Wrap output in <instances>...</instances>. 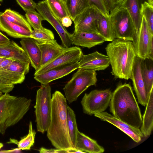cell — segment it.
I'll list each match as a JSON object with an SVG mask.
<instances>
[{
	"instance_id": "obj_3",
	"label": "cell",
	"mask_w": 153,
	"mask_h": 153,
	"mask_svg": "<svg viewBox=\"0 0 153 153\" xmlns=\"http://www.w3.org/2000/svg\"><path fill=\"white\" fill-rule=\"evenodd\" d=\"M111 67V73L115 79H130L137 56L132 42L116 39L105 48Z\"/></svg>"
},
{
	"instance_id": "obj_32",
	"label": "cell",
	"mask_w": 153,
	"mask_h": 153,
	"mask_svg": "<svg viewBox=\"0 0 153 153\" xmlns=\"http://www.w3.org/2000/svg\"><path fill=\"white\" fill-rule=\"evenodd\" d=\"M25 76V75L0 68V78L7 81L14 85L21 84L24 81Z\"/></svg>"
},
{
	"instance_id": "obj_12",
	"label": "cell",
	"mask_w": 153,
	"mask_h": 153,
	"mask_svg": "<svg viewBox=\"0 0 153 153\" xmlns=\"http://www.w3.org/2000/svg\"><path fill=\"white\" fill-rule=\"evenodd\" d=\"M83 54L81 48L79 47L66 48L52 61L35 71L34 75L44 73L60 65L75 61L79 62Z\"/></svg>"
},
{
	"instance_id": "obj_44",
	"label": "cell",
	"mask_w": 153,
	"mask_h": 153,
	"mask_svg": "<svg viewBox=\"0 0 153 153\" xmlns=\"http://www.w3.org/2000/svg\"><path fill=\"white\" fill-rule=\"evenodd\" d=\"M140 5V6L141 4L145 1L148 2V0H138Z\"/></svg>"
},
{
	"instance_id": "obj_29",
	"label": "cell",
	"mask_w": 153,
	"mask_h": 153,
	"mask_svg": "<svg viewBox=\"0 0 153 153\" xmlns=\"http://www.w3.org/2000/svg\"><path fill=\"white\" fill-rule=\"evenodd\" d=\"M65 3L72 21L76 15L89 6L88 0H66Z\"/></svg>"
},
{
	"instance_id": "obj_15",
	"label": "cell",
	"mask_w": 153,
	"mask_h": 153,
	"mask_svg": "<svg viewBox=\"0 0 153 153\" xmlns=\"http://www.w3.org/2000/svg\"><path fill=\"white\" fill-rule=\"evenodd\" d=\"M79 64L78 68L95 71L104 70L110 65L108 56L97 51L86 55L83 54Z\"/></svg>"
},
{
	"instance_id": "obj_26",
	"label": "cell",
	"mask_w": 153,
	"mask_h": 153,
	"mask_svg": "<svg viewBox=\"0 0 153 153\" xmlns=\"http://www.w3.org/2000/svg\"><path fill=\"white\" fill-rule=\"evenodd\" d=\"M97 25L100 34L106 41L111 42L115 39L109 16L102 14L97 20Z\"/></svg>"
},
{
	"instance_id": "obj_4",
	"label": "cell",
	"mask_w": 153,
	"mask_h": 153,
	"mask_svg": "<svg viewBox=\"0 0 153 153\" xmlns=\"http://www.w3.org/2000/svg\"><path fill=\"white\" fill-rule=\"evenodd\" d=\"M8 93L0 96V133L3 134L8 128L22 120L29 110L31 102L30 99Z\"/></svg>"
},
{
	"instance_id": "obj_8",
	"label": "cell",
	"mask_w": 153,
	"mask_h": 153,
	"mask_svg": "<svg viewBox=\"0 0 153 153\" xmlns=\"http://www.w3.org/2000/svg\"><path fill=\"white\" fill-rule=\"evenodd\" d=\"M112 95L109 89L94 90L88 94L85 93L81 102L83 112L92 115L104 112L109 105Z\"/></svg>"
},
{
	"instance_id": "obj_39",
	"label": "cell",
	"mask_w": 153,
	"mask_h": 153,
	"mask_svg": "<svg viewBox=\"0 0 153 153\" xmlns=\"http://www.w3.org/2000/svg\"><path fill=\"white\" fill-rule=\"evenodd\" d=\"M109 15L119 8L123 0H104Z\"/></svg>"
},
{
	"instance_id": "obj_50",
	"label": "cell",
	"mask_w": 153,
	"mask_h": 153,
	"mask_svg": "<svg viewBox=\"0 0 153 153\" xmlns=\"http://www.w3.org/2000/svg\"><path fill=\"white\" fill-rule=\"evenodd\" d=\"M3 0H0V2H1Z\"/></svg>"
},
{
	"instance_id": "obj_47",
	"label": "cell",
	"mask_w": 153,
	"mask_h": 153,
	"mask_svg": "<svg viewBox=\"0 0 153 153\" xmlns=\"http://www.w3.org/2000/svg\"><path fill=\"white\" fill-rule=\"evenodd\" d=\"M3 146V144L2 143L0 142V149Z\"/></svg>"
},
{
	"instance_id": "obj_6",
	"label": "cell",
	"mask_w": 153,
	"mask_h": 153,
	"mask_svg": "<svg viewBox=\"0 0 153 153\" xmlns=\"http://www.w3.org/2000/svg\"><path fill=\"white\" fill-rule=\"evenodd\" d=\"M51 88L49 83L41 84L37 91L35 109L37 131H47L50 124L51 112Z\"/></svg>"
},
{
	"instance_id": "obj_48",
	"label": "cell",
	"mask_w": 153,
	"mask_h": 153,
	"mask_svg": "<svg viewBox=\"0 0 153 153\" xmlns=\"http://www.w3.org/2000/svg\"><path fill=\"white\" fill-rule=\"evenodd\" d=\"M3 94V93L1 91H0V96L1 95Z\"/></svg>"
},
{
	"instance_id": "obj_42",
	"label": "cell",
	"mask_w": 153,
	"mask_h": 153,
	"mask_svg": "<svg viewBox=\"0 0 153 153\" xmlns=\"http://www.w3.org/2000/svg\"><path fill=\"white\" fill-rule=\"evenodd\" d=\"M62 25L65 27H68L71 26L72 20L69 16L63 17L61 20Z\"/></svg>"
},
{
	"instance_id": "obj_20",
	"label": "cell",
	"mask_w": 153,
	"mask_h": 153,
	"mask_svg": "<svg viewBox=\"0 0 153 153\" xmlns=\"http://www.w3.org/2000/svg\"><path fill=\"white\" fill-rule=\"evenodd\" d=\"M0 57L22 61H30L23 49L13 40L0 45Z\"/></svg>"
},
{
	"instance_id": "obj_43",
	"label": "cell",
	"mask_w": 153,
	"mask_h": 153,
	"mask_svg": "<svg viewBox=\"0 0 153 153\" xmlns=\"http://www.w3.org/2000/svg\"><path fill=\"white\" fill-rule=\"evenodd\" d=\"M10 41L8 38L0 32V45L7 43Z\"/></svg>"
},
{
	"instance_id": "obj_21",
	"label": "cell",
	"mask_w": 153,
	"mask_h": 153,
	"mask_svg": "<svg viewBox=\"0 0 153 153\" xmlns=\"http://www.w3.org/2000/svg\"><path fill=\"white\" fill-rule=\"evenodd\" d=\"M0 30L15 38L30 37L32 30L6 20L0 12Z\"/></svg>"
},
{
	"instance_id": "obj_16",
	"label": "cell",
	"mask_w": 153,
	"mask_h": 153,
	"mask_svg": "<svg viewBox=\"0 0 153 153\" xmlns=\"http://www.w3.org/2000/svg\"><path fill=\"white\" fill-rule=\"evenodd\" d=\"M141 59L136 56L135 58L130 78L133 82L134 90L138 103L143 106L146 105L148 99L147 97L144 83L141 74L140 64Z\"/></svg>"
},
{
	"instance_id": "obj_36",
	"label": "cell",
	"mask_w": 153,
	"mask_h": 153,
	"mask_svg": "<svg viewBox=\"0 0 153 153\" xmlns=\"http://www.w3.org/2000/svg\"><path fill=\"white\" fill-rule=\"evenodd\" d=\"M25 12L26 19L33 29H40L43 27L42 22L43 19L40 14L35 10H29Z\"/></svg>"
},
{
	"instance_id": "obj_34",
	"label": "cell",
	"mask_w": 153,
	"mask_h": 153,
	"mask_svg": "<svg viewBox=\"0 0 153 153\" xmlns=\"http://www.w3.org/2000/svg\"><path fill=\"white\" fill-rule=\"evenodd\" d=\"M30 62L13 60L11 63L4 68L18 74L25 75L29 72Z\"/></svg>"
},
{
	"instance_id": "obj_23",
	"label": "cell",
	"mask_w": 153,
	"mask_h": 153,
	"mask_svg": "<svg viewBox=\"0 0 153 153\" xmlns=\"http://www.w3.org/2000/svg\"><path fill=\"white\" fill-rule=\"evenodd\" d=\"M146 106L140 129L145 137L149 136L153 130V89L151 91Z\"/></svg>"
},
{
	"instance_id": "obj_13",
	"label": "cell",
	"mask_w": 153,
	"mask_h": 153,
	"mask_svg": "<svg viewBox=\"0 0 153 153\" xmlns=\"http://www.w3.org/2000/svg\"><path fill=\"white\" fill-rule=\"evenodd\" d=\"M79 66V62L68 63L54 67L44 73L34 75V79L41 84L49 83L67 75L78 69Z\"/></svg>"
},
{
	"instance_id": "obj_2",
	"label": "cell",
	"mask_w": 153,
	"mask_h": 153,
	"mask_svg": "<svg viewBox=\"0 0 153 153\" xmlns=\"http://www.w3.org/2000/svg\"><path fill=\"white\" fill-rule=\"evenodd\" d=\"M110 111L115 118L137 128L141 126V111L130 83L119 84L112 92Z\"/></svg>"
},
{
	"instance_id": "obj_38",
	"label": "cell",
	"mask_w": 153,
	"mask_h": 153,
	"mask_svg": "<svg viewBox=\"0 0 153 153\" xmlns=\"http://www.w3.org/2000/svg\"><path fill=\"white\" fill-rule=\"evenodd\" d=\"M19 5L26 12L35 10L37 4L33 0H16Z\"/></svg>"
},
{
	"instance_id": "obj_49",
	"label": "cell",
	"mask_w": 153,
	"mask_h": 153,
	"mask_svg": "<svg viewBox=\"0 0 153 153\" xmlns=\"http://www.w3.org/2000/svg\"><path fill=\"white\" fill-rule=\"evenodd\" d=\"M62 1H63L65 3L66 2V0H62Z\"/></svg>"
},
{
	"instance_id": "obj_7",
	"label": "cell",
	"mask_w": 153,
	"mask_h": 153,
	"mask_svg": "<svg viewBox=\"0 0 153 153\" xmlns=\"http://www.w3.org/2000/svg\"><path fill=\"white\" fill-rule=\"evenodd\" d=\"M115 39L134 40L135 30L132 19L127 10L119 8L109 16Z\"/></svg>"
},
{
	"instance_id": "obj_17",
	"label": "cell",
	"mask_w": 153,
	"mask_h": 153,
	"mask_svg": "<svg viewBox=\"0 0 153 153\" xmlns=\"http://www.w3.org/2000/svg\"><path fill=\"white\" fill-rule=\"evenodd\" d=\"M37 42L41 52V67L52 61L66 48L59 45L55 40Z\"/></svg>"
},
{
	"instance_id": "obj_25",
	"label": "cell",
	"mask_w": 153,
	"mask_h": 153,
	"mask_svg": "<svg viewBox=\"0 0 153 153\" xmlns=\"http://www.w3.org/2000/svg\"><path fill=\"white\" fill-rule=\"evenodd\" d=\"M119 8L125 9L128 11L133 21L136 33L139 29L142 19L138 0H123Z\"/></svg>"
},
{
	"instance_id": "obj_1",
	"label": "cell",
	"mask_w": 153,
	"mask_h": 153,
	"mask_svg": "<svg viewBox=\"0 0 153 153\" xmlns=\"http://www.w3.org/2000/svg\"><path fill=\"white\" fill-rule=\"evenodd\" d=\"M67 106L64 96L55 91L52 95L51 122L47 131L48 139L56 148L66 150L74 149L68 129Z\"/></svg>"
},
{
	"instance_id": "obj_22",
	"label": "cell",
	"mask_w": 153,
	"mask_h": 153,
	"mask_svg": "<svg viewBox=\"0 0 153 153\" xmlns=\"http://www.w3.org/2000/svg\"><path fill=\"white\" fill-rule=\"evenodd\" d=\"M76 149L85 153H102L104 148L97 141L82 133L78 131Z\"/></svg>"
},
{
	"instance_id": "obj_14",
	"label": "cell",
	"mask_w": 153,
	"mask_h": 153,
	"mask_svg": "<svg viewBox=\"0 0 153 153\" xmlns=\"http://www.w3.org/2000/svg\"><path fill=\"white\" fill-rule=\"evenodd\" d=\"M94 115L101 120L108 122L114 126L136 142H140L143 137L139 128L131 126L106 112L97 113Z\"/></svg>"
},
{
	"instance_id": "obj_31",
	"label": "cell",
	"mask_w": 153,
	"mask_h": 153,
	"mask_svg": "<svg viewBox=\"0 0 153 153\" xmlns=\"http://www.w3.org/2000/svg\"><path fill=\"white\" fill-rule=\"evenodd\" d=\"M53 14L61 21L63 17L69 16L65 3L62 0H46Z\"/></svg>"
},
{
	"instance_id": "obj_11",
	"label": "cell",
	"mask_w": 153,
	"mask_h": 153,
	"mask_svg": "<svg viewBox=\"0 0 153 153\" xmlns=\"http://www.w3.org/2000/svg\"><path fill=\"white\" fill-rule=\"evenodd\" d=\"M102 14L93 6L86 7L74 18V32H86L100 34L97 23Z\"/></svg>"
},
{
	"instance_id": "obj_24",
	"label": "cell",
	"mask_w": 153,
	"mask_h": 153,
	"mask_svg": "<svg viewBox=\"0 0 153 153\" xmlns=\"http://www.w3.org/2000/svg\"><path fill=\"white\" fill-rule=\"evenodd\" d=\"M140 67L146 95L148 99L151 91L153 89V60L149 59H141Z\"/></svg>"
},
{
	"instance_id": "obj_33",
	"label": "cell",
	"mask_w": 153,
	"mask_h": 153,
	"mask_svg": "<svg viewBox=\"0 0 153 153\" xmlns=\"http://www.w3.org/2000/svg\"><path fill=\"white\" fill-rule=\"evenodd\" d=\"M140 13L145 18L150 31L153 34V5L144 1L140 5Z\"/></svg>"
},
{
	"instance_id": "obj_41",
	"label": "cell",
	"mask_w": 153,
	"mask_h": 153,
	"mask_svg": "<svg viewBox=\"0 0 153 153\" xmlns=\"http://www.w3.org/2000/svg\"><path fill=\"white\" fill-rule=\"evenodd\" d=\"M40 153H67V150L58 149H47L42 147L39 150Z\"/></svg>"
},
{
	"instance_id": "obj_19",
	"label": "cell",
	"mask_w": 153,
	"mask_h": 153,
	"mask_svg": "<svg viewBox=\"0 0 153 153\" xmlns=\"http://www.w3.org/2000/svg\"><path fill=\"white\" fill-rule=\"evenodd\" d=\"M72 44L90 48L101 44L105 39L100 34L86 32H74L72 34Z\"/></svg>"
},
{
	"instance_id": "obj_30",
	"label": "cell",
	"mask_w": 153,
	"mask_h": 153,
	"mask_svg": "<svg viewBox=\"0 0 153 153\" xmlns=\"http://www.w3.org/2000/svg\"><path fill=\"white\" fill-rule=\"evenodd\" d=\"M1 13L3 17L8 21L32 30L26 19L19 13L7 9L4 12H1Z\"/></svg>"
},
{
	"instance_id": "obj_9",
	"label": "cell",
	"mask_w": 153,
	"mask_h": 153,
	"mask_svg": "<svg viewBox=\"0 0 153 153\" xmlns=\"http://www.w3.org/2000/svg\"><path fill=\"white\" fill-rule=\"evenodd\" d=\"M132 42L137 56L143 60L149 59L150 49L153 45V34L150 31L143 16H142L140 28Z\"/></svg>"
},
{
	"instance_id": "obj_28",
	"label": "cell",
	"mask_w": 153,
	"mask_h": 153,
	"mask_svg": "<svg viewBox=\"0 0 153 153\" xmlns=\"http://www.w3.org/2000/svg\"><path fill=\"white\" fill-rule=\"evenodd\" d=\"M67 124L69 134L73 148L76 149L77 138L79 131L74 111L68 105L67 107Z\"/></svg>"
},
{
	"instance_id": "obj_46",
	"label": "cell",
	"mask_w": 153,
	"mask_h": 153,
	"mask_svg": "<svg viewBox=\"0 0 153 153\" xmlns=\"http://www.w3.org/2000/svg\"><path fill=\"white\" fill-rule=\"evenodd\" d=\"M5 58L0 57V63L3 61Z\"/></svg>"
},
{
	"instance_id": "obj_37",
	"label": "cell",
	"mask_w": 153,
	"mask_h": 153,
	"mask_svg": "<svg viewBox=\"0 0 153 153\" xmlns=\"http://www.w3.org/2000/svg\"><path fill=\"white\" fill-rule=\"evenodd\" d=\"M89 6L97 8L103 16L109 17V13L104 0H88Z\"/></svg>"
},
{
	"instance_id": "obj_45",
	"label": "cell",
	"mask_w": 153,
	"mask_h": 153,
	"mask_svg": "<svg viewBox=\"0 0 153 153\" xmlns=\"http://www.w3.org/2000/svg\"><path fill=\"white\" fill-rule=\"evenodd\" d=\"M148 2L151 5H153V0H148Z\"/></svg>"
},
{
	"instance_id": "obj_40",
	"label": "cell",
	"mask_w": 153,
	"mask_h": 153,
	"mask_svg": "<svg viewBox=\"0 0 153 153\" xmlns=\"http://www.w3.org/2000/svg\"><path fill=\"white\" fill-rule=\"evenodd\" d=\"M14 88V85L0 78V91L3 93H9L12 91Z\"/></svg>"
},
{
	"instance_id": "obj_35",
	"label": "cell",
	"mask_w": 153,
	"mask_h": 153,
	"mask_svg": "<svg viewBox=\"0 0 153 153\" xmlns=\"http://www.w3.org/2000/svg\"><path fill=\"white\" fill-rule=\"evenodd\" d=\"M30 37L37 42L50 41L55 40L54 35L52 31L44 27L40 29L33 30Z\"/></svg>"
},
{
	"instance_id": "obj_5",
	"label": "cell",
	"mask_w": 153,
	"mask_h": 153,
	"mask_svg": "<svg viewBox=\"0 0 153 153\" xmlns=\"http://www.w3.org/2000/svg\"><path fill=\"white\" fill-rule=\"evenodd\" d=\"M97 75L94 70L78 68L63 88L65 98L69 104L76 101L89 87L96 85L97 80Z\"/></svg>"
},
{
	"instance_id": "obj_18",
	"label": "cell",
	"mask_w": 153,
	"mask_h": 153,
	"mask_svg": "<svg viewBox=\"0 0 153 153\" xmlns=\"http://www.w3.org/2000/svg\"><path fill=\"white\" fill-rule=\"evenodd\" d=\"M20 43L27 54L31 66L37 70L41 67L42 54L37 41L31 38L22 39Z\"/></svg>"
},
{
	"instance_id": "obj_27",
	"label": "cell",
	"mask_w": 153,
	"mask_h": 153,
	"mask_svg": "<svg viewBox=\"0 0 153 153\" xmlns=\"http://www.w3.org/2000/svg\"><path fill=\"white\" fill-rule=\"evenodd\" d=\"M36 132L33 130L32 123L30 121L29 124V131L28 134L21 139L19 141L10 138L8 143H13L17 145L18 149L19 150H29L34 143Z\"/></svg>"
},
{
	"instance_id": "obj_10",
	"label": "cell",
	"mask_w": 153,
	"mask_h": 153,
	"mask_svg": "<svg viewBox=\"0 0 153 153\" xmlns=\"http://www.w3.org/2000/svg\"><path fill=\"white\" fill-rule=\"evenodd\" d=\"M36 9L42 16L43 20L48 22L55 29L59 35L63 47H70L72 44V34L69 33L61 22L50 10L46 0L39 1Z\"/></svg>"
}]
</instances>
